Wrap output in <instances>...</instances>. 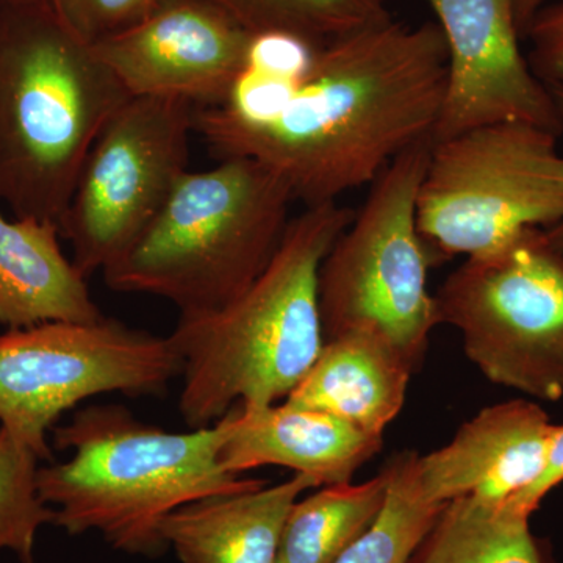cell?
Here are the masks:
<instances>
[{
    "label": "cell",
    "mask_w": 563,
    "mask_h": 563,
    "mask_svg": "<svg viewBox=\"0 0 563 563\" xmlns=\"http://www.w3.org/2000/svg\"><path fill=\"white\" fill-rule=\"evenodd\" d=\"M437 22L388 20L317 49L276 110L258 118L196 107L214 157L265 163L306 207L372 185L396 157L432 140L446 87Z\"/></svg>",
    "instance_id": "1"
},
{
    "label": "cell",
    "mask_w": 563,
    "mask_h": 563,
    "mask_svg": "<svg viewBox=\"0 0 563 563\" xmlns=\"http://www.w3.org/2000/svg\"><path fill=\"white\" fill-rule=\"evenodd\" d=\"M354 211L339 202L291 218L279 250L242 296L214 312L180 314L169 340L181 363L179 409L191 429L236 404H276L310 372L322 335L321 263Z\"/></svg>",
    "instance_id": "2"
},
{
    "label": "cell",
    "mask_w": 563,
    "mask_h": 563,
    "mask_svg": "<svg viewBox=\"0 0 563 563\" xmlns=\"http://www.w3.org/2000/svg\"><path fill=\"white\" fill-rule=\"evenodd\" d=\"M52 432L55 446L73 453L36 473L52 525L69 536L101 533L124 554H165L162 523L185 504L266 485L222 468L217 424L168 432L106 404L80 409Z\"/></svg>",
    "instance_id": "3"
},
{
    "label": "cell",
    "mask_w": 563,
    "mask_h": 563,
    "mask_svg": "<svg viewBox=\"0 0 563 563\" xmlns=\"http://www.w3.org/2000/svg\"><path fill=\"white\" fill-rule=\"evenodd\" d=\"M131 98L49 3L0 0V202L60 228L92 144Z\"/></svg>",
    "instance_id": "4"
},
{
    "label": "cell",
    "mask_w": 563,
    "mask_h": 563,
    "mask_svg": "<svg viewBox=\"0 0 563 563\" xmlns=\"http://www.w3.org/2000/svg\"><path fill=\"white\" fill-rule=\"evenodd\" d=\"M287 180L247 157L185 173L151 224L103 269L110 290L157 296L180 314L214 312L265 272L290 224Z\"/></svg>",
    "instance_id": "5"
},
{
    "label": "cell",
    "mask_w": 563,
    "mask_h": 563,
    "mask_svg": "<svg viewBox=\"0 0 563 563\" xmlns=\"http://www.w3.org/2000/svg\"><path fill=\"white\" fill-rule=\"evenodd\" d=\"M558 140L526 122H498L431 143L417 224L433 257L487 254L526 229L562 224Z\"/></svg>",
    "instance_id": "6"
},
{
    "label": "cell",
    "mask_w": 563,
    "mask_h": 563,
    "mask_svg": "<svg viewBox=\"0 0 563 563\" xmlns=\"http://www.w3.org/2000/svg\"><path fill=\"white\" fill-rule=\"evenodd\" d=\"M431 141L404 152L369 185L368 196L321 263L322 335L374 329L421 365L439 324L428 288L433 254L417 224V199Z\"/></svg>",
    "instance_id": "7"
},
{
    "label": "cell",
    "mask_w": 563,
    "mask_h": 563,
    "mask_svg": "<svg viewBox=\"0 0 563 563\" xmlns=\"http://www.w3.org/2000/svg\"><path fill=\"white\" fill-rule=\"evenodd\" d=\"M439 324L492 383L543 401L563 396V251L547 229L466 257L435 295Z\"/></svg>",
    "instance_id": "8"
},
{
    "label": "cell",
    "mask_w": 563,
    "mask_h": 563,
    "mask_svg": "<svg viewBox=\"0 0 563 563\" xmlns=\"http://www.w3.org/2000/svg\"><path fill=\"white\" fill-rule=\"evenodd\" d=\"M169 336L103 318L0 333V428L52 461L47 432L63 413L106 393L162 395L180 377Z\"/></svg>",
    "instance_id": "9"
},
{
    "label": "cell",
    "mask_w": 563,
    "mask_h": 563,
    "mask_svg": "<svg viewBox=\"0 0 563 563\" xmlns=\"http://www.w3.org/2000/svg\"><path fill=\"white\" fill-rule=\"evenodd\" d=\"M195 103L133 96L107 122L60 222L79 272H103L128 250L188 173Z\"/></svg>",
    "instance_id": "10"
},
{
    "label": "cell",
    "mask_w": 563,
    "mask_h": 563,
    "mask_svg": "<svg viewBox=\"0 0 563 563\" xmlns=\"http://www.w3.org/2000/svg\"><path fill=\"white\" fill-rule=\"evenodd\" d=\"M446 43V87L431 143L498 124L526 122L561 136L547 85L520 49L514 0H426Z\"/></svg>",
    "instance_id": "11"
},
{
    "label": "cell",
    "mask_w": 563,
    "mask_h": 563,
    "mask_svg": "<svg viewBox=\"0 0 563 563\" xmlns=\"http://www.w3.org/2000/svg\"><path fill=\"white\" fill-rule=\"evenodd\" d=\"M251 41L217 0H162L150 16L92 49L131 96L218 107L242 79Z\"/></svg>",
    "instance_id": "12"
},
{
    "label": "cell",
    "mask_w": 563,
    "mask_h": 563,
    "mask_svg": "<svg viewBox=\"0 0 563 563\" xmlns=\"http://www.w3.org/2000/svg\"><path fill=\"white\" fill-rule=\"evenodd\" d=\"M553 432L539 404L517 399L487 407L446 446L420 455L422 490L442 506L463 496L512 503L543 473Z\"/></svg>",
    "instance_id": "13"
},
{
    "label": "cell",
    "mask_w": 563,
    "mask_h": 563,
    "mask_svg": "<svg viewBox=\"0 0 563 563\" xmlns=\"http://www.w3.org/2000/svg\"><path fill=\"white\" fill-rule=\"evenodd\" d=\"M214 424L220 431L218 461L225 472L285 466L310 477L317 487L351 483L383 446V437L288 401L236 404Z\"/></svg>",
    "instance_id": "14"
},
{
    "label": "cell",
    "mask_w": 563,
    "mask_h": 563,
    "mask_svg": "<svg viewBox=\"0 0 563 563\" xmlns=\"http://www.w3.org/2000/svg\"><path fill=\"white\" fill-rule=\"evenodd\" d=\"M417 366L384 333L351 329L325 340L317 362L287 401L383 437L401 412Z\"/></svg>",
    "instance_id": "15"
},
{
    "label": "cell",
    "mask_w": 563,
    "mask_h": 563,
    "mask_svg": "<svg viewBox=\"0 0 563 563\" xmlns=\"http://www.w3.org/2000/svg\"><path fill=\"white\" fill-rule=\"evenodd\" d=\"M310 488H318L310 477L295 474L273 487L185 504L163 521V540L180 563H277L285 518Z\"/></svg>",
    "instance_id": "16"
},
{
    "label": "cell",
    "mask_w": 563,
    "mask_h": 563,
    "mask_svg": "<svg viewBox=\"0 0 563 563\" xmlns=\"http://www.w3.org/2000/svg\"><path fill=\"white\" fill-rule=\"evenodd\" d=\"M60 236L55 222L10 221L0 213V324L21 329L106 318L87 277L62 251Z\"/></svg>",
    "instance_id": "17"
},
{
    "label": "cell",
    "mask_w": 563,
    "mask_h": 563,
    "mask_svg": "<svg viewBox=\"0 0 563 563\" xmlns=\"http://www.w3.org/2000/svg\"><path fill=\"white\" fill-rule=\"evenodd\" d=\"M388 473L363 484L328 485L292 504L277 563H335L383 510Z\"/></svg>",
    "instance_id": "18"
},
{
    "label": "cell",
    "mask_w": 563,
    "mask_h": 563,
    "mask_svg": "<svg viewBox=\"0 0 563 563\" xmlns=\"http://www.w3.org/2000/svg\"><path fill=\"white\" fill-rule=\"evenodd\" d=\"M410 563H543L529 517L463 496L448 503Z\"/></svg>",
    "instance_id": "19"
},
{
    "label": "cell",
    "mask_w": 563,
    "mask_h": 563,
    "mask_svg": "<svg viewBox=\"0 0 563 563\" xmlns=\"http://www.w3.org/2000/svg\"><path fill=\"white\" fill-rule=\"evenodd\" d=\"M418 461L420 455L404 451L385 465L388 490L383 510L335 563L412 562L422 540L446 506L426 496Z\"/></svg>",
    "instance_id": "20"
},
{
    "label": "cell",
    "mask_w": 563,
    "mask_h": 563,
    "mask_svg": "<svg viewBox=\"0 0 563 563\" xmlns=\"http://www.w3.org/2000/svg\"><path fill=\"white\" fill-rule=\"evenodd\" d=\"M251 35L288 33L320 49L391 20L390 0H217Z\"/></svg>",
    "instance_id": "21"
},
{
    "label": "cell",
    "mask_w": 563,
    "mask_h": 563,
    "mask_svg": "<svg viewBox=\"0 0 563 563\" xmlns=\"http://www.w3.org/2000/svg\"><path fill=\"white\" fill-rule=\"evenodd\" d=\"M38 455L0 428V553L10 551L21 563H35L36 539L54 512L36 487Z\"/></svg>",
    "instance_id": "22"
},
{
    "label": "cell",
    "mask_w": 563,
    "mask_h": 563,
    "mask_svg": "<svg viewBox=\"0 0 563 563\" xmlns=\"http://www.w3.org/2000/svg\"><path fill=\"white\" fill-rule=\"evenodd\" d=\"M161 3L162 0H49L58 20L90 46L129 31Z\"/></svg>",
    "instance_id": "23"
},
{
    "label": "cell",
    "mask_w": 563,
    "mask_h": 563,
    "mask_svg": "<svg viewBox=\"0 0 563 563\" xmlns=\"http://www.w3.org/2000/svg\"><path fill=\"white\" fill-rule=\"evenodd\" d=\"M523 38L531 43L529 66L542 84L563 81V2L543 5L529 22Z\"/></svg>",
    "instance_id": "24"
},
{
    "label": "cell",
    "mask_w": 563,
    "mask_h": 563,
    "mask_svg": "<svg viewBox=\"0 0 563 563\" xmlns=\"http://www.w3.org/2000/svg\"><path fill=\"white\" fill-rule=\"evenodd\" d=\"M563 483V424L554 426L553 439L548 451L547 465L539 479L528 488L523 495L518 496L509 506L517 512L531 517L544 496L559 484Z\"/></svg>",
    "instance_id": "25"
},
{
    "label": "cell",
    "mask_w": 563,
    "mask_h": 563,
    "mask_svg": "<svg viewBox=\"0 0 563 563\" xmlns=\"http://www.w3.org/2000/svg\"><path fill=\"white\" fill-rule=\"evenodd\" d=\"M547 0H514L515 21H517L518 32L523 38L529 22L536 16L537 11L542 9Z\"/></svg>",
    "instance_id": "26"
},
{
    "label": "cell",
    "mask_w": 563,
    "mask_h": 563,
    "mask_svg": "<svg viewBox=\"0 0 563 563\" xmlns=\"http://www.w3.org/2000/svg\"><path fill=\"white\" fill-rule=\"evenodd\" d=\"M548 90H550L551 98H553L555 103V109H558L563 121V81L562 84L548 85ZM547 233L554 246L563 251V222L562 224L555 225L553 229H547Z\"/></svg>",
    "instance_id": "27"
},
{
    "label": "cell",
    "mask_w": 563,
    "mask_h": 563,
    "mask_svg": "<svg viewBox=\"0 0 563 563\" xmlns=\"http://www.w3.org/2000/svg\"><path fill=\"white\" fill-rule=\"evenodd\" d=\"M13 3H49V0H5Z\"/></svg>",
    "instance_id": "28"
}]
</instances>
